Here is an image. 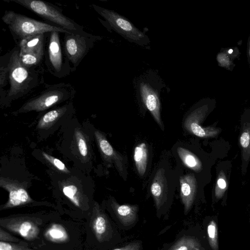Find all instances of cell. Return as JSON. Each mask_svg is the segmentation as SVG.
<instances>
[{
  "instance_id": "6da1fadb",
  "label": "cell",
  "mask_w": 250,
  "mask_h": 250,
  "mask_svg": "<svg viewBox=\"0 0 250 250\" xmlns=\"http://www.w3.org/2000/svg\"><path fill=\"white\" fill-rule=\"evenodd\" d=\"M7 67L9 88L5 98L12 100L21 97L39 83V73L35 68L27 67L22 63L19 46L9 53Z\"/></svg>"
},
{
  "instance_id": "7a4b0ae2",
  "label": "cell",
  "mask_w": 250,
  "mask_h": 250,
  "mask_svg": "<svg viewBox=\"0 0 250 250\" xmlns=\"http://www.w3.org/2000/svg\"><path fill=\"white\" fill-rule=\"evenodd\" d=\"M2 20L20 41L37 34L53 31L70 32L59 26L37 21L13 11H6Z\"/></svg>"
},
{
  "instance_id": "3957f363",
  "label": "cell",
  "mask_w": 250,
  "mask_h": 250,
  "mask_svg": "<svg viewBox=\"0 0 250 250\" xmlns=\"http://www.w3.org/2000/svg\"><path fill=\"white\" fill-rule=\"evenodd\" d=\"M93 9L105 21L109 27L129 42L141 46L150 43L147 36L128 19L116 12L93 4Z\"/></svg>"
},
{
  "instance_id": "277c9868",
  "label": "cell",
  "mask_w": 250,
  "mask_h": 250,
  "mask_svg": "<svg viewBox=\"0 0 250 250\" xmlns=\"http://www.w3.org/2000/svg\"><path fill=\"white\" fill-rule=\"evenodd\" d=\"M154 75L149 73L140 77L136 83V90L143 104L150 112L161 129H163L160 100V92L162 84L158 83V79H154Z\"/></svg>"
},
{
  "instance_id": "5b68a950",
  "label": "cell",
  "mask_w": 250,
  "mask_h": 250,
  "mask_svg": "<svg viewBox=\"0 0 250 250\" xmlns=\"http://www.w3.org/2000/svg\"><path fill=\"white\" fill-rule=\"evenodd\" d=\"M7 1H12L21 5L70 32L78 33L84 32L82 26L45 1L39 0H10Z\"/></svg>"
},
{
  "instance_id": "8992f818",
  "label": "cell",
  "mask_w": 250,
  "mask_h": 250,
  "mask_svg": "<svg viewBox=\"0 0 250 250\" xmlns=\"http://www.w3.org/2000/svg\"><path fill=\"white\" fill-rule=\"evenodd\" d=\"M98 38L85 32L64 33L63 43L64 55L74 67L79 64Z\"/></svg>"
},
{
  "instance_id": "52a82bcc",
  "label": "cell",
  "mask_w": 250,
  "mask_h": 250,
  "mask_svg": "<svg viewBox=\"0 0 250 250\" xmlns=\"http://www.w3.org/2000/svg\"><path fill=\"white\" fill-rule=\"evenodd\" d=\"M74 92L69 85L60 83L50 85L40 94L26 102L21 108L25 111H42L68 99Z\"/></svg>"
},
{
  "instance_id": "ba28073f",
  "label": "cell",
  "mask_w": 250,
  "mask_h": 250,
  "mask_svg": "<svg viewBox=\"0 0 250 250\" xmlns=\"http://www.w3.org/2000/svg\"><path fill=\"white\" fill-rule=\"evenodd\" d=\"M44 35L37 34L20 42V57L27 67H35L41 62L44 53Z\"/></svg>"
},
{
  "instance_id": "9c48e42d",
  "label": "cell",
  "mask_w": 250,
  "mask_h": 250,
  "mask_svg": "<svg viewBox=\"0 0 250 250\" xmlns=\"http://www.w3.org/2000/svg\"><path fill=\"white\" fill-rule=\"evenodd\" d=\"M208 104H204L193 109L186 117L184 122L186 129L197 137L208 138L214 137L220 132V129L213 126L201 125L208 111Z\"/></svg>"
},
{
  "instance_id": "30bf717a",
  "label": "cell",
  "mask_w": 250,
  "mask_h": 250,
  "mask_svg": "<svg viewBox=\"0 0 250 250\" xmlns=\"http://www.w3.org/2000/svg\"><path fill=\"white\" fill-rule=\"evenodd\" d=\"M0 225L27 240L37 238L40 232L39 223L29 217H12L1 218Z\"/></svg>"
},
{
  "instance_id": "8fae6325",
  "label": "cell",
  "mask_w": 250,
  "mask_h": 250,
  "mask_svg": "<svg viewBox=\"0 0 250 250\" xmlns=\"http://www.w3.org/2000/svg\"><path fill=\"white\" fill-rule=\"evenodd\" d=\"M60 32L50 33L48 46V62L51 72L58 77L63 76L67 70L66 64L63 63Z\"/></svg>"
},
{
  "instance_id": "7c38bea8",
  "label": "cell",
  "mask_w": 250,
  "mask_h": 250,
  "mask_svg": "<svg viewBox=\"0 0 250 250\" xmlns=\"http://www.w3.org/2000/svg\"><path fill=\"white\" fill-rule=\"evenodd\" d=\"M96 136L102 154L106 159L114 164L121 176L125 178V163L123 156L113 148L107 139L101 133L96 132Z\"/></svg>"
},
{
  "instance_id": "4fadbf2b",
  "label": "cell",
  "mask_w": 250,
  "mask_h": 250,
  "mask_svg": "<svg viewBox=\"0 0 250 250\" xmlns=\"http://www.w3.org/2000/svg\"><path fill=\"white\" fill-rule=\"evenodd\" d=\"M180 195L186 211L191 207L196 194L197 181L194 175L189 173L180 178Z\"/></svg>"
},
{
  "instance_id": "5bb4252c",
  "label": "cell",
  "mask_w": 250,
  "mask_h": 250,
  "mask_svg": "<svg viewBox=\"0 0 250 250\" xmlns=\"http://www.w3.org/2000/svg\"><path fill=\"white\" fill-rule=\"evenodd\" d=\"M150 191L157 207L161 206L167 192V182L163 169H158L152 180Z\"/></svg>"
},
{
  "instance_id": "9a60e30c",
  "label": "cell",
  "mask_w": 250,
  "mask_h": 250,
  "mask_svg": "<svg viewBox=\"0 0 250 250\" xmlns=\"http://www.w3.org/2000/svg\"><path fill=\"white\" fill-rule=\"evenodd\" d=\"M239 143L241 150L243 172L244 174L250 160V123L244 124L239 136Z\"/></svg>"
},
{
  "instance_id": "2e32d148",
  "label": "cell",
  "mask_w": 250,
  "mask_h": 250,
  "mask_svg": "<svg viewBox=\"0 0 250 250\" xmlns=\"http://www.w3.org/2000/svg\"><path fill=\"white\" fill-rule=\"evenodd\" d=\"M91 218V229L99 241L103 240L108 230V222L105 216L99 210L93 212Z\"/></svg>"
},
{
  "instance_id": "e0dca14e",
  "label": "cell",
  "mask_w": 250,
  "mask_h": 250,
  "mask_svg": "<svg viewBox=\"0 0 250 250\" xmlns=\"http://www.w3.org/2000/svg\"><path fill=\"white\" fill-rule=\"evenodd\" d=\"M31 201L27 192L22 188H12L9 189L8 202L1 207V209L18 207Z\"/></svg>"
},
{
  "instance_id": "ac0fdd59",
  "label": "cell",
  "mask_w": 250,
  "mask_h": 250,
  "mask_svg": "<svg viewBox=\"0 0 250 250\" xmlns=\"http://www.w3.org/2000/svg\"><path fill=\"white\" fill-rule=\"evenodd\" d=\"M133 159L138 173L144 176L146 172L148 160V148L146 143H141L136 146L134 149Z\"/></svg>"
},
{
  "instance_id": "d6986e66",
  "label": "cell",
  "mask_w": 250,
  "mask_h": 250,
  "mask_svg": "<svg viewBox=\"0 0 250 250\" xmlns=\"http://www.w3.org/2000/svg\"><path fill=\"white\" fill-rule=\"evenodd\" d=\"M177 152L179 158L187 167L197 172L202 170V162L192 152L183 147H178Z\"/></svg>"
},
{
  "instance_id": "ffe728a7",
  "label": "cell",
  "mask_w": 250,
  "mask_h": 250,
  "mask_svg": "<svg viewBox=\"0 0 250 250\" xmlns=\"http://www.w3.org/2000/svg\"><path fill=\"white\" fill-rule=\"evenodd\" d=\"M46 238L54 242H65L68 238L67 232L65 228L58 224H53L46 231Z\"/></svg>"
},
{
  "instance_id": "44dd1931",
  "label": "cell",
  "mask_w": 250,
  "mask_h": 250,
  "mask_svg": "<svg viewBox=\"0 0 250 250\" xmlns=\"http://www.w3.org/2000/svg\"><path fill=\"white\" fill-rule=\"evenodd\" d=\"M66 110V108L62 107L47 112L41 118L39 122V125L40 127H44L51 125V123L58 119Z\"/></svg>"
},
{
  "instance_id": "7402d4cb",
  "label": "cell",
  "mask_w": 250,
  "mask_h": 250,
  "mask_svg": "<svg viewBox=\"0 0 250 250\" xmlns=\"http://www.w3.org/2000/svg\"><path fill=\"white\" fill-rule=\"evenodd\" d=\"M228 188L227 178L225 172L221 170L219 172L216 179L215 187V196L218 200L224 196Z\"/></svg>"
},
{
  "instance_id": "603a6c76",
  "label": "cell",
  "mask_w": 250,
  "mask_h": 250,
  "mask_svg": "<svg viewBox=\"0 0 250 250\" xmlns=\"http://www.w3.org/2000/svg\"><path fill=\"white\" fill-rule=\"evenodd\" d=\"M207 233L210 246L213 250H218V229L216 223L214 220L210 221L208 224Z\"/></svg>"
},
{
  "instance_id": "cb8c5ba5",
  "label": "cell",
  "mask_w": 250,
  "mask_h": 250,
  "mask_svg": "<svg viewBox=\"0 0 250 250\" xmlns=\"http://www.w3.org/2000/svg\"><path fill=\"white\" fill-rule=\"evenodd\" d=\"M116 207V212L119 216L125 221L127 220V218L135 217L137 209L135 206L128 205H117Z\"/></svg>"
},
{
  "instance_id": "d4e9b609",
  "label": "cell",
  "mask_w": 250,
  "mask_h": 250,
  "mask_svg": "<svg viewBox=\"0 0 250 250\" xmlns=\"http://www.w3.org/2000/svg\"><path fill=\"white\" fill-rule=\"evenodd\" d=\"M78 190L74 185H69L63 188L64 194L77 207H80V202L78 196Z\"/></svg>"
},
{
  "instance_id": "484cf974",
  "label": "cell",
  "mask_w": 250,
  "mask_h": 250,
  "mask_svg": "<svg viewBox=\"0 0 250 250\" xmlns=\"http://www.w3.org/2000/svg\"><path fill=\"white\" fill-rule=\"evenodd\" d=\"M9 54L7 61L5 59H3V62L0 60V92L2 91L3 88L5 87L7 84L8 82V60ZM2 58V57H1Z\"/></svg>"
},
{
  "instance_id": "4316f807",
  "label": "cell",
  "mask_w": 250,
  "mask_h": 250,
  "mask_svg": "<svg viewBox=\"0 0 250 250\" xmlns=\"http://www.w3.org/2000/svg\"><path fill=\"white\" fill-rule=\"evenodd\" d=\"M0 250H33L28 247L15 243L0 241Z\"/></svg>"
},
{
  "instance_id": "83f0119b",
  "label": "cell",
  "mask_w": 250,
  "mask_h": 250,
  "mask_svg": "<svg viewBox=\"0 0 250 250\" xmlns=\"http://www.w3.org/2000/svg\"><path fill=\"white\" fill-rule=\"evenodd\" d=\"M198 246V244L194 240L188 239L186 243L183 241L177 244L173 250H194Z\"/></svg>"
},
{
  "instance_id": "f1b7e54d",
  "label": "cell",
  "mask_w": 250,
  "mask_h": 250,
  "mask_svg": "<svg viewBox=\"0 0 250 250\" xmlns=\"http://www.w3.org/2000/svg\"><path fill=\"white\" fill-rule=\"evenodd\" d=\"M77 141L79 152L83 157H85L87 154V147L84 138L80 132L77 133Z\"/></svg>"
},
{
  "instance_id": "f546056e",
  "label": "cell",
  "mask_w": 250,
  "mask_h": 250,
  "mask_svg": "<svg viewBox=\"0 0 250 250\" xmlns=\"http://www.w3.org/2000/svg\"><path fill=\"white\" fill-rule=\"evenodd\" d=\"M21 239L13 236L5 230L3 229L1 227L0 228V241L6 243H17L20 242Z\"/></svg>"
},
{
  "instance_id": "4dcf8cb0",
  "label": "cell",
  "mask_w": 250,
  "mask_h": 250,
  "mask_svg": "<svg viewBox=\"0 0 250 250\" xmlns=\"http://www.w3.org/2000/svg\"><path fill=\"white\" fill-rule=\"evenodd\" d=\"M43 155L48 161H49L58 169L65 172L67 171V169L66 168L64 164L60 160L56 158H54L44 152L43 153Z\"/></svg>"
},
{
  "instance_id": "1f68e13d",
  "label": "cell",
  "mask_w": 250,
  "mask_h": 250,
  "mask_svg": "<svg viewBox=\"0 0 250 250\" xmlns=\"http://www.w3.org/2000/svg\"><path fill=\"white\" fill-rule=\"evenodd\" d=\"M138 243H132L124 247L117 248L113 250H138L139 248Z\"/></svg>"
},
{
  "instance_id": "d6a6232c",
  "label": "cell",
  "mask_w": 250,
  "mask_h": 250,
  "mask_svg": "<svg viewBox=\"0 0 250 250\" xmlns=\"http://www.w3.org/2000/svg\"><path fill=\"white\" fill-rule=\"evenodd\" d=\"M248 58L249 60V62L250 64V37L249 38L248 40Z\"/></svg>"
},
{
  "instance_id": "836d02e7",
  "label": "cell",
  "mask_w": 250,
  "mask_h": 250,
  "mask_svg": "<svg viewBox=\"0 0 250 250\" xmlns=\"http://www.w3.org/2000/svg\"><path fill=\"white\" fill-rule=\"evenodd\" d=\"M201 250H202L201 249Z\"/></svg>"
}]
</instances>
